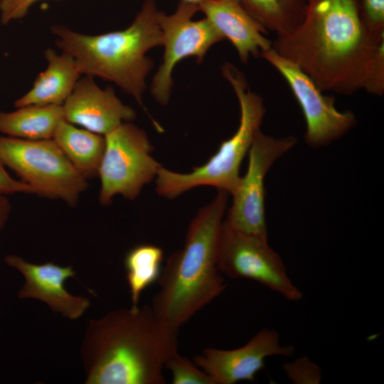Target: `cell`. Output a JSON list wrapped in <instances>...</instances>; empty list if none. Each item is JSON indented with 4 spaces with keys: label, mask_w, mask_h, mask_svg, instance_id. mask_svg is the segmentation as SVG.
I'll use <instances>...</instances> for the list:
<instances>
[{
    "label": "cell",
    "mask_w": 384,
    "mask_h": 384,
    "mask_svg": "<svg viewBox=\"0 0 384 384\" xmlns=\"http://www.w3.org/2000/svg\"><path fill=\"white\" fill-rule=\"evenodd\" d=\"M272 48L323 92L384 93V35L366 26L358 0H307L304 21Z\"/></svg>",
    "instance_id": "6da1fadb"
},
{
    "label": "cell",
    "mask_w": 384,
    "mask_h": 384,
    "mask_svg": "<svg viewBox=\"0 0 384 384\" xmlns=\"http://www.w3.org/2000/svg\"><path fill=\"white\" fill-rule=\"evenodd\" d=\"M178 331L151 305L120 308L90 319L80 354L87 384H164L167 359L178 351Z\"/></svg>",
    "instance_id": "7a4b0ae2"
},
{
    "label": "cell",
    "mask_w": 384,
    "mask_h": 384,
    "mask_svg": "<svg viewBox=\"0 0 384 384\" xmlns=\"http://www.w3.org/2000/svg\"><path fill=\"white\" fill-rule=\"evenodd\" d=\"M229 194L218 191L191 222L184 246L171 255L151 306L171 329L179 328L226 288L218 267V242Z\"/></svg>",
    "instance_id": "3957f363"
},
{
    "label": "cell",
    "mask_w": 384,
    "mask_h": 384,
    "mask_svg": "<svg viewBox=\"0 0 384 384\" xmlns=\"http://www.w3.org/2000/svg\"><path fill=\"white\" fill-rule=\"evenodd\" d=\"M156 0H144L141 10L125 29L87 35L61 24L53 25L55 45L75 60L82 75L111 81L132 96L146 112L159 132L161 127L143 103L146 79L154 63L146 55L162 45Z\"/></svg>",
    "instance_id": "277c9868"
},
{
    "label": "cell",
    "mask_w": 384,
    "mask_h": 384,
    "mask_svg": "<svg viewBox=\"0 0 384 384\" xmlns=\"http://www.w3.org/2000/svg\"><path fill=\"white\" fill-rule=\"evenodd\" d=\"M220 70L240 105L238 128L230 138L221 143L206 164L193 169L190 173H178L161 166L156 176V190L164 198H176L201 186L215 187L231 195L238 183L240 165L260 130L266 109L262 97L250 89L242 71L228 62Z\"/></svg>",
    "instance_id": "5b68a950"
},
{
    "label": "cell",
    "mask_w": 384,
    "mask_h": 384,
    "mask_svg": "<svg viewBox=\"0 0 384 384\" xmlns=\"http://www.w3.org/2000/svg\"><path fill=\"white\" fill-rule=\"evenodd\" d=\"M0 159L33 193L78 204L85 179L52 139L31 140L0 136Z\"/></svg>",
    "instance_id": "8992f818"
},
{
    "label": "cell",
    "mask_w": 384,
    "mask_h": 384,
    "mask_svg": "<svg viewBox=\"0 0 384 384\" xmlns=\"http://www.w3.org/2000/svg\"><path fill=\"white\" fill-rule=\"evenodd\" d=\"M104 137L105 147L98 173L100 203L110 205L118 194L136 198L144 186L156 178L161 167L151 156L153 146L146 133L127 122Z\"/></svg>",
    "instance_id": "52a82bcc"
},
{
    "label": "cell",
    "mask_w": 384,
    "mask_h": 384,
    "mask_svg": "<svg viewBox=\"0 0 384 384\" xmlns=\"http://www.w3.org/2000/svg\"><path fill=\"white\" fill-rule=\"evenodd\" d=\"M198 11V4L183 0L180 1L171 14L158 11L164 52L162 62L152 78L150 93L161 105H167L170 100L174 85L172 73L178 63L194 57L200 64L210 48L225 39L206 17L193 19Z\"/></svg>",
    "instance_id": "ba28073f"
},
{
    "label": "cell",
    "mask_w": 384,
    "mask_h": 384,
    "mask_svg": "<svg viewBox=\"0 0 384 384\" xmlns=\"http://www.w3.org/2000/svg\"><path fill=\"white\" fill-rule=\"evenodd\" d=\"M218 267L223 275L254 280L288 301L297 302L303 297L267 238L237 230L224 220L219 237Z\"/></svg>",
    "instance_id": "9c48e42d"
},
{
    "label": "cell",
    "mask_w": 384,
    "mask_h": 384,
    "mask_svg": "<svg viewBox=\"0 0 384 384\" xmlns=\"http://www.w3.org/2000/svg\"><path fill=\"white\" fill-rule=\"evenodd\" d=\"M297 142L293 136L276 138L260 130L248 151V165L231 194L233 203L224 221L231 228L267 238L265 178L277 159Z\"/></svg>",
    "instance_id": "30bf717a"
},
{
    "label": "cell",
    "mask_w": 384,
    "mask_h": 384,
    "mask_svg": "<svg viewBox=\"0 0 384 384\" xmlns=\"http://www.w3.org/2000/svg\"><path fill=\"white\" fill-rule=\"evenodd\" d=\"M260 56L274 67L289 85L306 122L304 135L311 147L324 146L347 133L356 123L349 110L339 111L335 98L324 95L297 65L277 53L272 48Z\"/></svg>",
    "instance_id": "8fae6325"
},
{
    "label": "cell",
    "mask_w": 384,
    "mask_h": 384,
    "mask_svg": "<svg viewBox=\"0 0 384 384\" xmlns=\"http://www.w3.org/2000/svg\"><path fill=\"white\" fill-rule=\"evenodd\" d=\"M294 351L292 346L281 343L277 331L262 329L241 347L230 350L206 348L193 361L210 376L214 384H235L253 381L267 358L289 357Z\"/></svg>",
    "instance_id": "7c38bea8"
},
{
    "label": "cell",
    "mask_w": 384,
    "mask_h": 384,
    "mask_svg": "<svg viewBox=\"0 0 384 384\" xmlns=\"http://www.w3.org/2000/svg\"><path fill=\"white\" fill-rule=\"evenodd\" d=\"M4 262L24 277L25 283L18 292L20 299L41 300L54 313L71 320L80 318L90 307L88 298L74 296L64 287L65 282L76 274L71 265L63 267L51 262L36 265L16 255H6Z\"/></svg>",
    "instance_id": "4fadbf2b"
},
{
    "label": "cell",
    "mask_w": 384,
    "mask_h": 384,
    "mask_svg": "<svg viewBox=\"0 0 384 384\" xmlns=\"http://www.w3.org/2000/svg\"><path fill=\"white\" fill-rule=\"evenodd\" d=\"M63 108L66 121L103 136L136 118L111 86L102 89L88 75L78 80Z\"/></svg>",
    "instance_id": "5bb4252c"
},
{
    "label": "cell",
    "mask_w": 384,
    "mask_h": 384,
    "mask_svg": "<svg viewBox=\"0 0 384 384\" xmlns=\"http://www.w3.org/2000/svg\"><path fill=\"white\" fill-rule=\"evenodd\" d=\"M199 11L235 47L242 63L272 48L267 31L236 0H201Z\"/></svg>",
    "instance_id": "9a60e30c"
},
{
    "label": "cell",
    "mask_w": 384,
    "mask_h": 384,
    "mask_svg": "<svg viewBox=\"0 0 384 384\" xmlns=\"http://www.w3.org/2000/svg\"><path fill=\"white\" fill-rule=\"evenodd\" d=\"M47 67L33 82L32 87L14 102L16 107L26 105H63L82 73L74 58L52 48L44 52Z\"/></svg>",
    "instance_id": "2e32d148"
},
{
    "label": "cell",
    "mask_w": 384,
    "mask_h": 384,
    "mask_svg": "<svg viewBox=\"0 0 384 384\" xmlns=\"http://www.w3.org/2000/svg\"><path fill=\"white\" fill-rule=\"evenodd\" d=\"M52 139L85 179L98 176L105 147L103 135L78 128L63 119L57 126Z\"/></svg>",
    "instance_id": "e0dca14e"
},
{
    "label": "cell",
    "mask_w": 384,
    "mask_h": 384,
    "mask_svg": "<svg viewBox=\"0 0 384 384\" xmlns=\"http://www.w3.org/2000/svg\"><path fill=\"white\" fill-rule=\"evenodd\" d=\"M13 112H0V133L9 137L38 140L52 139L65 119L63 105H26Z\"/></svg>",
    "instance_id": "ac0fdd59"
},
{
    "label": "cell",
    "mask_w": 384,
    "mask_h": 384,
    "mask_svg": "<svg viewBox=\"0 0 384 384\" xmlns=\"http://www.w3.org/2000/svg\"><path fill=\"white\" fill-rule=\"evenodd\" d=\"M267 31L276 36L295 30L304 21L307 0H236Z\"/></svg>",
    "instance_id": "d6986e66"
},
{
    "label": "cell",
    "mask_w": 384,
    "mask_h": 384,
    "mask_svg": "<svg viewBox=\"0 0 384 384\" xmlns=\"http://www.w3.org/2000/svg\"><path fill=\"white\" fill-rule=\"evenodd\" d=\"M162 260L163 250L151 244L137 245L126 255V280L132 307L138 306L143 291L158 280Z\"/></svg>",
    "instance_id": "ffe728a7"
},
{
    "label": "cell",
    "mask_w": 384,
    "mask_h": 384,
    "mask_svg": "<svg viewBox=\"0 0 384 384\" xmlns=\"http://www.w3.org/2000/svg\"><path fill=\"white\" fill-rule=\"evenodd\" d=\"M165 367L171 372L174 384H214L210 375L178 351L167 359Z\"/></svg>",
    "instance_id": "44dd1931"
},
{
    "label": "cell",
    "mask_w": 384,
    "mask_h": 384,
    "mask_svg": "<svg viewBox=\"0 0 384 384\" xmlns=\"http://www.w3.org/2000/svg\"><path fill=\"white\" fill-rule=\"evenodd\" d=\"M288 378L295 384H319L322 373L320 367L307 356L299 357L283 365Z\"/></svg>",
    "instance_id": "7402d4cb"
},
{
    "label": "cell",
    "mask_w": 384,
    "mask_h": 384,
    "mask_svg": "<svg viewBox=\"0 0 384 384\" xmlns=\"http://www.w3.org/2000/svg\"><path fill=\"white\" fill-rule=\"evenodd\" d=\"M362 19L369 31L384 35V0H358Z\"/></svg>",
    "instance_id": "603a6c76"
},
{
    "label": "cell",
    "mask_w": 384,
    "mask_h": 384,
    "mask_svg": "<svg viewBox=\"0 0 384 384\" xmlns=\"http://www.w3.org/2000/svg\"><path fill=\"white\" fill-rule=\"evenodd\" d=\"M41 0H0V20L6 25L24 18L31 6Z\"/></svg>",
    "instance_id": "cb8c5ba5"
},
{
    "label": "cell",
    "mask_w": 384,
    "mask_h": 384,
    "mask_svg": "<svg viewBox=\"0 0 384 384\" xmlns=\"http://www.w3.org/2000/svg\"><path fill=\"white\" fill-rule=\"evenodd\" d=\"M0 159V195L16 193H33V189L27 183L11 176Z\"/></svg>",
    "instance_id": "d4e9b609"
},
{
    "label": "cell",
    "mask_w": 384,
    "mask_h": 384,
    "mask_svg": "<svg viewBox=\"0 0 384 384\" xmlns=\"http://www.w3.org/2000/svg\"><path fill=\"white\" fill-rule=\"evenodd\" d=\"M11 206L4 195H0V229L6 223L11 212Z\"/></svg>",
    "instance_id": "484cf974"
},
{
    "label": "cell",
    "mask_w": 384,
    "mask_h": 384,
    "mask_svg": "<svg viewBox=\"0 0 384 384\" xmlns=\"http://www.w3.org/2000/svg\"><path fill=\"white\" fill-rule=\"evenodd\" d=\"M183 1H189V2H192V3L198 4V2H199L201 0H183Z\"/></svg>",
    "instance_id": "4316f807"
}]
</instances>
